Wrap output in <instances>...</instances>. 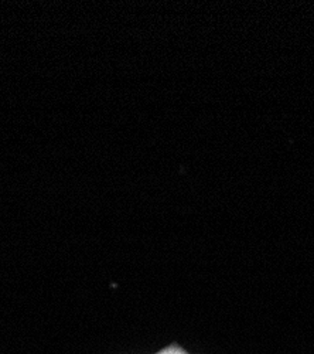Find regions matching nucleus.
Wrapping results in <instances>:
<instances>
[{
  "label": "nucleus",
  "instance_id": "f257e3e1",
  "mask_svg": "<svg viewBox=\"0 0 314 354\" xmlns=\"http://www.w3.org/2000/svg\"><path fill=\"white\" fill-rule=\"evenodd\" d=\"M155 354H191V353H188L184 347H181L177 343H171V344L163 347L161 350L156 351Z\"/></svg>",
  "mask_w": 314,
  "mask_h": 354
}]
</instances>
